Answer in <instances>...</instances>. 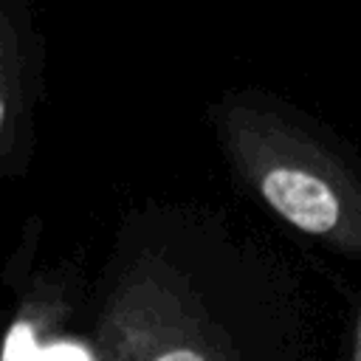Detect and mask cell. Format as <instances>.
<instances>
[{"label": "cell", "instance_id": "obj_5", "mask_svg": "<svg viewBox=\"0 0 361 361\" xmlns=\"http://www.w3.org/2000/svg\"><path fill=\"white\" fill-rule=\"evenodd\" d=\"M3 113H6V107H3V99H0V124H3Z\"/></svg>", "mask_w": 361, "mask_h": 361}, {"label": "cell", "instance_id": "obj_3", "mask_svg": "<svg viewBox=\"0 0 361 361\" xmlns=\"http://www.w3.org/2000/svg\"><path fill=\"white\" fill-rule=\"evenodd\" d=\"M39 361H90V355L76 344H56V347L42 350Z\"/></svg>", "mask_w": 361, "mask_h": 361}, {"label": "cell", "instance_id": "obj_1", "mask_svg": "<svg viewBox=\"0 0 361 361\" xmlns=\"http://www.w3.org/2000/svg\"><path fill=\"white\" fill-rule=\"evenodd\" d=\"M265 200L293 226L324 234L338 223V200L319 178L299 169H274L262 178Z\"/></svg>", "mask_w": 361, "mask_h": 361}, {"label": "cell", "instance_id": "obj_2", "mask_svg": "<svg viewBox=\"0 0 361 361\" xmlns=\"http://www.w3.org/2000/svg\"><path fill=\"white\" fill-rule=\"evenodd\" d=\"M42 350L37 347L34 341V330L20 322L8 330V338H6V350H3V361H39Z\"/></svg>", "mask_w": 361, "mask_h": 361}, {"label": "cell", "instance_id": "obj_4", "mask_svg": "<svg viewBox=\"0 0 361 361\" xmlns=\"http://www.w3.org/2000/svg\"><path fill=\"white\" fill-rule=\"evenodd\" d=\"M158 361H203V358L197 353H192V350H172V353L161 355Z\"/></svg>", "mask_w": 361, "mask_h": 361}]
</instances>
